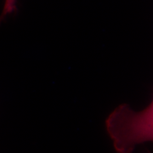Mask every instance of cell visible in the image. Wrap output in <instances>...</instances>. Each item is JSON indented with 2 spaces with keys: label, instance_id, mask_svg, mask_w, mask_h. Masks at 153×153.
Returning a JSON list of instances; mask_svg holds the SVG:
<instances>
[{
  "label": "cell",
  "instance_id": "obj_1",
  "mask_svg": "<svg viewBox=\"0 0 153 153\" xmlns=\"http://www.w3.org/2000/svg\"><path fill=\"white\" fill-rule=\"evenodd\" d=\"M105 128L117 153H132L138 145L153 142V100L140 111L118 105L106 118Z\"/></svg>",
  "mask_w": 153,
  "mask_h": 153
},
{
  "label": "cell",
  "instance_id": "obj_2",
  "mask_svg": "<svg viewBox=\"0 0 153 153\" xmlns=\"http://www.w3.org/2000/svg\"><path fill=\"white\" fill-rule=\"evenodd\" d=\"M16 2L17 0H5L4 1L2 14L0 16V22H2L7 16L12 14L16 10Z\"/></svg>",
  "mask_w": 153,
  "mask_h": 153
}]
</instances>
